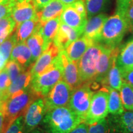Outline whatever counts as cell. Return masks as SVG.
<instances>
[{
  "instance_id": "15",
  "label": "cell",
  "mask_w": 133,
  "mask_h": 133,
  "mask_svg": "<svg viewBox=\"0 0 133 133\" xmlns=\"http://www.w3.org/2000/svg\"><path fill=\"white\" fill-rule=\"evenodd\" d=\"M107 18L105 14L100 13L88 19L82 35L94 42H100L104 25Z\"/></svg>"
},
{
  "instance_id": "20",
  "label": "cell",
  "mask_w": 133,
  "mask_h": 133,
  "mask_svg": "<svg viewBox=\"0 0 133 133\" xmlns=\"http://www.w3.org/2000/svg\"><path fill=\"white\" fill-rule=\"evenodd\" d=\"M95 43L86 36L81 35L76 40L71 43L65 50L70 59L77 63L86 50Z\"/></svg>"
},
{
  "instance_id": "51",
  "label": "cell",
  "mask_w": 133,
  "mask_h": 133,
  "mask_svg": "<svg viewBox=\"0 0 133 133\" xmlns=\"http://www.w3.org/2000/svg\"></svg>"
},
{
  "instance_id": "24",
  "label": "cell",
  "mask_w": 133,
  "mask_h": 133,
  "mask_svg": "<svg viewBox=\"0 0 133 133\" xmlns=\"http://www.w3.org/2000/svg\"><path fill=\"white\" fill-rule=\"evenodd\" d=\"M116 56L113 61L112 65L108 71L107 76L103 83L102 86L103 87L112 88L119 91L123 82V79L119 69L116 64Z\"/></svg>"
},
{
  "instance_id": "14",
  "label": "cell",
  "mask_w": 133,
  "mask_h": 133,
  "mask_svg": "<svg viewBox=\"0 0 133 133\" xmlns=\"http://www.w3.org/2000/svg\"><path fill=\"white\" fill-rule=\"evenodd\" d=\"M107 119L115 133H133L132 111L124 110L119 114H109Z\"/></svg>"
},
{
  "instance_id": "7",
  "label": "cell",
  "mask_w": 133,
  "mask_h": 133,
  "mask_svg": "<svg viewBox=\"0 0 133 133\" xmlns=\"http://www.w3.org/2000/svg\"><path fill=\"white\" fill-rule=\"evenodd\" d=\"M91 83L81 85L73 91L69 107L77 114L84 122L89 110L92 96L94 92L91 88Z\"/></svg>"
},
{
  "instance_id": "25",
  "label": "cell",
  "mask_w": 133,
  "mask_h": 133,
  "mask_svg": "<svg viewBox=\"0 0 133 133\" xmlns=\"http://www.w3.org/2000/svg\"><path fill=\"white\" fill-rule=\"evenodd\" d=\"M40 29L33 33L26 41V44L31 51L33 63L48 48L44 43Z\"/></svg>"
},
{
  "instance_id": "50",
  "label": "cell",
  "mask_w": 133,
  "mask_h": 133,
  "mask_svg": "<svg viewBox=\"0 0 133 133\" xmlns=\"http://www.w3.org/2000/svg\"><path fill=\"white\" fill-rule=\"evenodd\" d=\"M1 133H4V132H1Z\"/></svg>"
},
{
  "instance_id": "29",
  "label": "cell",
  "mask_w": 133,
  "mask_h": 133,
  "mask_svg": "<svg viewBox=\"0 0 133 133\" xmlns=\"http://www.w3.org/2000/svg\"><path fill=\"white\" fill-rule=\"evenodd\" d=\"M119 92L124 109L131 110L133 107V86L123 80Z\"/></svg>"
},
{
  "instance_id": "18",
  "label": "cell",
  "mask_w": 133,
  "mask_h": 133,
  "mask_svg": "<svg viewBox=\"0 0 133 133\" xmlns=\"http://www.w3.org/2000/svg\"><path fill=\"white\" fill-rule=\"evenodd\" d=\"M116 64L121 74L133 70V38L119 47Z\"/></svg>"
},
{
  "instance_id": "1",
  "label": "cell",
  "mask_w": 133,
  "mask_h": 133,
  "mask_svg": "<svg viewBox=\"0 0 133 133\" xmlns=\"http://www.w3.org/2000/svg\"><path fill=\"white\" fill-rule=\"evenodd\" d=\"M43 122L48 133H69L83 121L66 106L48 111Z\"/></svg>"
},
{
  "instance_id": "16",
  "label": "cell",
  "mask_w": 133,
  "mask_h": 133,
  "mask_svg": "<svg viewBox=\"0 0 133 133\" xmlns=\"http://www.w3.org/2000/svg\"><path fill=\"white\" fill-rule=\"evenodd\" d=\"M60 21L83 35L88 18L81 16L71 5H68L60 16Z\"/></svg>"
},
{
  "instance_id": "21",
  "label": "cell",
  "mask_w": 133,
  "mask_h": 133,
  "mask_svg": "<svg viewBox=\"0 0 133 133\" xmlns=\"http://www.w3.org/2000/svg\"><path fill=\"white\" fill-rule=\"evenodd\" d=\"M9 60L17 62L24 70L33 64L31 51L26 42L17 43L12 50Z\"/></svg>"
},
{
  "instance_id": "3",
  "label": "cell",
  "mask_w": 133,
  "mask_h": 133,
  "mask_svg": "<svg viewBox=\"0 0 133 133\" xmlns=\"http://www.w3.org/2000/svg\"><path fill=\"white\" fill-rule=\"evenodd\" d=\"M129 29L123 15L116 12L105 22L100 43L109 47H118Z\"/></svg>"
},
{
  "instance_id": "10",
  "label": "cell",
  "mask_w": 133,
  "mask_h": 133,
  "mask_svg": "<svg viewBox=\"0 0 133 133\" xmlns=\"http://www.w3.org/2000/svg\"><path fill=\"white\" fill-rule=\"evenodd\" d=\"M59 57L62 67V79L75 90L83 84L77 63L70 59L65 50L60 51Z\"/></svg>"
},
{
  "instance_id": "34",
  "label": "cell",
  "mask_w": 133,
  "mask_h": 133,
  "mask_svg": "<svg viewBox=\"0 0 133 133\" xmlns=\"http://www.w3.org/2000/svg\"><path fill=\"white\" fill-rule=\"evenodd\" d=\"M4 68L7 70L10 79L12 81H14L21 73L25 71L17 62L12 60H9Z\"/></svg>"
},
{
  "instance_id": "45",
  "label": "cell",
  "mask_w": 133,
  "mask_h": 133,
  "mask_svg": "<svg viewBox=\"0 0 133 133\" xmlns=\"http://www.w3.org/2000/svg\"><path fill=\"white\" fill-rule=\"evenodd\" d=\"M30 133H44V132H43L42 131L39 130V129H34V130L31 131Z\"/></svg>"
},
{
  "instance_id": "38",
  "label": "cell",
  "mask_w": 133,
  "mask_h": 133,
  "mask_svg": "<svg viewBox=\"0 0 133 133\" xmlns=\"http://www.w3.org/2000/svg\"><path fill=\"white\" fill-rule=\"evenodd\" d=\"M123 16L127 21L129 29H131L133 27V2L128 5Z\"/></svg>"
},
{
  "instance_id": "4",
  "label": "cell",
  "mask_w": 133,
  "mask_h": 133,
  "mask_svg": "<svg viewBox=\"0 0 133 133\" xmlns=\"http://www.w3.org/2000/svg\"><path fill=\"white\" fill-rule=\"evenodd\" d=\"M62 79V67L59 57L41 74L33 77L30 88L39 97H44L59 81Z\"/></svg>"
},
{
  "instance_id": "39",
  "label": "cell",
  "mask_w": 133,
  "mask_h": 133,
  "mask_svg": "<svg viewBox=\"0 0 133 133\" xmlns=\"http://www.w3.org/2000/svg\"><path fill=\"white\" fill-rule=\"evenodd\" d=\"M132 2L133 0H116V12L123 15L128 5Z\"/></svg>"
},
{
  "instance_id": "49",
  "label": "cell",
  "mask_w": 133,
  "mask_h": 133,
  "mask_svg": "<svg viewBox=\"0 0 133 133\" xmlns=\"http://www.w3.org/2000/svg\"><path fill=\"white\" fill-rule=\"evenodd\" d=\"M131 111H132V112H133V107H132V110H131Z\"/></svg>"
},
{
  "instance_id": "44",
  "label": "cell",
  "mask_w": 133,
  "mask_h": 133,
  "mask_svg": "<svg viewBox=\"0 0 133 133\" xmlns=\"http://www.w3.org/2000/svg\"><path fill=\"white\" fill-rule=\"evenodd\" d=\"M62 3L65 5V6H68V5H70L74 2H75L77 0H60Z\"/></svg>"
},
{
  "instance_id": "23",
  "label": "cell",
  "mask_w": 133,
  "mask_h": 133,
  "mask_svg": "<svg viewBox=\"0 0 133 133\" xmlns=\"http://www.w3.org/2000/svg\"><path fill=\"white\" fill-rule=\"evenodd\" d=\"M33 76L31 75L30 70L24 71L21 73L14 81L8 88V91L5 93L3 98V101H6L9 96L12 95L15 92L21 90H24L30 88ZM1 102V103H2Z\"/></svg>"
},
{
  "instance_id": "2",
  "label": "cell",
  "mask_w": 133,
  "mask_h": 133,
  "mask_svg": "<svg viewBox=\"0 0 133 133\" xmlns=\"http://www.w3.org/2000/svg\"><path fill=\"white\" fill-rule=\"evenodd\" d=\"M39 97L31 88L14 93L0 104V110L4 115L6 127L19 116L25 114L31 103Z\"/></svg>"
},
{
  "instance_id": "37",
  "label": "cell",
  "mask_w": 133,
  "mask_h": 133,
  "mask_svg": "<svg viewBox=\"0 0 133 133\" xmlns=\"http://www.w3.org/2000/svg\"><path fill=\"white\" fill-rule=\"evenodd\" d=\"M70 5H71L81 16L84 17L88 18L86 4L84 0H77L75 2H74V3Z\"/></svg>"
},
{
  "instance_id": "11",
  "label": "cell",
  "mask_w": 133,
  "mask_h": 133,
  "mask_svg": "<svg viewBox=\"0 0 133 133\" xmlns=\"http://www.w3.org/2000/svg\"><path fill=\"white\" fill-rule=\"evenodd\" d=\"M118 50L119 46L112 48L103 44L102 51L97 61L96 74L94 79V81L97 82L98 84H103L114 58L117 56Z\"/></svg>"
},
{
  "instance_id": "33",
  "label": "cell",
  "mask_w": 133,
  "mask_h": 133,
  "mask_svg": "<svg viewBox=\"0 0 133 133\" xmlns=\"http://www.w3.org/2000/svg\"><path fill=\"white\" fill-rule=\"evenodd\" d=\"M4 133H26L25 129L24 116L16 118L9 124Z\"/></svg>"
},
{
  "instance_id": "36",
  "label": "cell",
  "mask_w": 133,
  "mask_h": 133,
  "mask_svg": "<svg viewBox=\"0 0 133 133\" xmlns=\"http://www.w3.org/2000/svg\"><path fill=\"white\" fill-rule=\"evenodd\" d=\"M16 0H7L0 3V21L5 17L11 16Z\"/></svg>"
},
{
  "instance_id": "35",
  "label": "cell",
  "mask_w": 133,
  "mask_h": 133,
  "mask_svg": "<svg viewBox=\"0 0 133 133\" xmlns=\"http://www.w3.org/2000/svg\"><path fill=\"white\" fill-rule=\"evenodd\" d=\"M11 83H12V81L10 79L7 70L4 68L0 71V90L3 94V98Z\"/></svg>"
},
{
  "instance_id": "42",
  "label": "cell",
  "mask_w": 133,
  "mask_h": 133,
  "mask_svg": "<svg viewBox=\"0 0 133 133\" xmlns=\"http://www.w3.org/2000/svg\"><path fill=\"white\" fill-rule=\"evenodd\" d=\"M51 1H52V0H33L38 11L44 8Z\"/></svg>"
},
{
  "instance_id": "8",
  "label": "cell",
  "mask_w": 133,
  "mask_h": 133,
  "mask_svg": "<svg viewBox=\"0 0 133 133\" xmlns=\"http://www.w3.org/2000/svg\"><path fill=\"white\" fill-rule=\"evenodd\" d=\"M73 90L64 81H59L44 97L48 111L57 107L69 106Z\"/></svg>"
},
{
  "instance_id": "48",
  "label": "cell",
  "mask_w": 133,
  "mask_h": 133,
  "mask_svg": "<svg viewBox=\"0 0 133 133\" xmlns=\"http://www.w3.org/2000/svg\"><path fill=\"white\" fill-rule=\"evenodd\" d=\"M130 30H131V31H132V33H133V27H132V28H131V29H130Z\"/></svg>"
},
{
  "instance_id": "6",
  "label": "cell",
  "mask_w": 133,
  "mask_h": 133,
  "mask_svg": "<svg viewBox=\"0 0 133 133\" xmlns=\"http://www.w3.org/2000/svg\"><path fill=\"white\" fill-rule=\"evenodd\" d=\"M108 101L109 88L103 87L102 89L94 92L84 123L90 125L106 118L109 115Z\"/></svg>"
},
{
  "instance_id": "31",
  "label": "cell",
  "mask_w": 133,
  "mask_h": 133,
  "mask_svg": "<svg viewBox=\"0 0 133 133\" xmlns=\"http://www.w3.org/2000/svg\"><path fill=\"white\" fill-rule=\"evenodd\" d=\"M107 0H85L88 19L101 13L104 10Z\"/></svg>"
},
{
  "instance_id": "41",
  "label": "cell",
  "mask_w": 133,
  "mask_h": 133,
  "mask_svg": "<svg viewBox=\"0 0 133 133\" xmlns=\"http://www.w3.org/2000/svg\"><path fill=\"white\" fill-rule=\"evenodd\" d=\"M123 79L133 86V70L121 74Z\"/></svg>"
},
{
  "instance_id": "5",
  "label": "cell",
  "mask_w": 133,
  "mask_h": 133,
  "mask_svg": "<svg viewBox=\"0 0 133 133\" xmlns=\"http://www.w3.org/2000/svg\"><path fill=\"white\" fill-rule=\"evenodd\" d=\"M102 47L103 44L101 43H95L86 50L78 61L77 65L83 84L94 82L96 66Z\"/></svg>"
},
{
  "instance_id": "13",
  "label": "cell",
  "mask_w": 133,
  "mask_h": 133,
  "mask_svg": "<svg viewBox=\"0 0 133 133\" xmlns=\"http://www.w3.org/2000/svg\"><path fill=\"white\" fill-rule=\"evenodd\" d=\"M60 51L55 43L51 42L45 51L33 63L30 71L33 77L41 74L44 70L51 66L59 55Z\"/></svg>"
},
{
  "instance_id": "28",
  "label": "cell",
  "mask_w": 133,
  "mask_h": 133,
  "mask_svg": "<svg viewBox=\"0 0 133 133\" xmlns=\"http://www.w3.org/2000/svg\"><path fill=\"white\" fill-rule=\"evenodd\" d=\"M108 107H109V114H119L124 112V108L121 102L119 91L112 88H109Z\"/></svg>"
},
{
  "instance_id": "12",
  "label": "cell",
  "mask_w": 133,
  "mask_h": 133,
  "mask_svg": "<svg viewBox=\"0 0 133 133\" xmlns=\"http://www.w3.org/2000/svg\"><path fill=\"white\" fill-rule=\"evenodd\" d=\"M37 12L33 0H16L11 16L16 22L17 26L25 21L35 17Z\"/></svg>"
},
{
  "instance_id": "17",
  "label": "cell",
  "mask_w": 133,
  "mask_h": 133,
  "mask_svg": "<svg viewBox=\"0 0 133 133\" xmlns=\"http://www.w3.org/2000/svg\"><path fill=\"white\" fill-rule=\"evenodd\" d=\"M81 35H82L73 28L61 22L53 42L59 48L60 51H64L71 43L76 40Z\"/></svg>"
},
{
  "instance_id": "32",
  "label": "cell",
  "mask_w": 133,
  "mask_h": 133,
  "mask_svg": "<svg viewBox=\"0 0 133 133\" xmlns=\"http://www.w3.org/2000/svg\"><path fill=\"white\" fill-rule=\"evenodd\" d=\"M88 133H115V132L110 125L106 118L90 124L88 129Z\"/></svg>"
},
{
  "instance_id": "30",
  "label": "cell",
  "mask_w": 133,
  "mask_h": 133,
  "mask_svg": "<svg viewBox=\"0 0 133 133\" xmlns=\"http://www.w3.org/2000/svg\"><path fill=\"white\" fill-rule=\"evenodd\" d=\"M16 28V23L11 16L3 18L0 21V44L11 35Z\"/></svg>"
},
{
  "instance_id": "22",
  "label": "cell",
  "mask_w": 133,
  "mask_h": 133,
  "mask_svg": "<svg viewBox=\"0 0 133 133\" xmlns=\"http://www.w3.org/2000/svg\"><path fill=\"white\" fill-rule=\"evenodd\" d=\"M65 5L60 0H52L42 9L38 11L37 16L41 24L44 25L46 22L61 16Z\"/></svg>"
},
{
  "instance_id": "46",
  "label": "cell",
  "mask_w": 133,
  "mask_h": 133,
  "mask_svg": "<svg viewBox=\"0 0 133 133\" xmlns=\"http://www.w3.org/2000/svg\"><path fill=\"white\" fill-rule=\"evenodd\" d=\"M2 101H3V94L2 92H1V90H0V104L2 102Z\"/></svg>"
},
{
  "instance_id": "47",
  "label": "cell",
  "mask_w": 133,
  "mask_h": 133,
  "mask_svg": "<svg viewBox=\"0 0 133 133\" xmlns=\"http://www.w3.org/2000/svg\"><path fill=\"white\" fill-rule=\"evenodd\" d=\"M7 1V0H0V3L4 2V1Z\"/></svg>"
},
{
  "instance_id": "43",
  "label": "cell",
  "mask_w": 133,
  "mask_h": 133,
  "mask_svg": "<svg viewBox=\"0 0 133 133\" xmlns=\"http://www.w3.org/2000/svg\"><path fill=\"white\" fill-rule=\"evenodd\" d=\"M6 129V119L2 111L0 110V133L4 132Z\"/></svg>"
},
{
  "instance_id": "40",
  "label": "cell",
  "mask_w": 133,
  "mask_h": 133,
  "mask_svg": "<svg viewBox=\"0 0 133 133\" xmlns=\"http://www.w3.org/2000/svg\"><path fill=\"white\" fill-rule=\"evenodd\" d=\"M89 124L83 122L77 126L75 128L73 129L69 133H88V129H89Z\"/></svg>"
},
{
  "instance_id": "26",
  "label": "cell",
  "mask_w": 133,
  "mask_h": 133,
  "mask_svg": "<svg viewBox=\"0 0 133 133\" xmlns=\"http://www.w3.org/2000/svg\"><path fill=\"white\" fill-rule=\"evenodd\" d=\"M60 24H61V21H60V16H59L46 22L41 26L40 31L46 47H48L50 43L54 40L59 28Z\"/></svg>"
},
{
  "instance_id": "19",
  "label": "cell",
  "mask_w": 133,
  "mask_h": 133,
  "mask_svg": "<svg viewBox=\"0 0 133 133\" xmlns=\"http://www.w3.org/2000/svg\"><path fill=\"white\" fill-rule=\"evenodd\" d=\"M42 26L38 16L17 26L14 32L17 43L26 42V39L33 33L39 30Z\"/></svg>"
},
{
  "instance_id": "27",
  "label": "cell",
  "mask_w": 133,
  "mask_h": 133,
  "mask_svg": "<svg viewBox=\"0 0 133 133\" xmlns=\"http://www.w3.org/2000/svg\"><path fill=\"white\" fill-rule=\"evenodd\" d=\"M16 44V35L13 33L0 44V71L4 69L9 60L13 48Z\"/></svg>"
},
{
  "instance_id": "9",
  "label": "cell",
  "mask_w": 133,
  "mask_h": 133,
  "mask_svg": "<svg viewBox=\"0 0 133 133\" xmlns=\"http://www.w3.org/2000/svg\"><path fill=\"white\" fill-rule=\"evenodd\" d=\"M47 112L44 97H38L33 101L26 110L24 116L25 129L30 133L43 121Z\"/></svg>"
}]
</instances>
